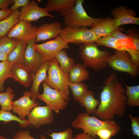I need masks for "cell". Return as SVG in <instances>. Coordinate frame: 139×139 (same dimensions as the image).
<instances>
[{"instance_id":"obj_1","label":"cell","mask_w":139,"mask_h":139,"mask_svg":"<svg viewBox=\"0 0 139 139\" xmlns=\"http://www.w3.org/2000/svg\"><path fill=\"white\" fill-rule=\"evenodd\" d=\"M100 101L94 114L103 120H113L115 116L122 118L126 111V89L116 73H111L104 80Z\"/></svg>"},{"instance_id":"obj_2","label":"cell","mask_w":139,"mask_h":139,"mask_svg":"<svg viewBox=\"0 0 139 139\" xmlns=\"http://www.w3.org/2000/svg\"><path fill=\"white\" fill-rule=\"evenodd\" d=\"M95 43L80 44L78 53L83 64L97 72L108 67V61L110 53L106 50H101Z\"/></svg>"},{"instance_id":"obj_3","label":"cell","mask_w":139,"mask_h":139,"mask_svg":"<svg viewBox=\"0 0 139 139\" xmlns=\"http://www.w3.org/2000/svg\"><path fill=\"white\" fill-rule=\"evenodd\" d=\"M72 125L77 129H81L83 133L96 138L95 133L97 130L103 128L121 129L115 121L102 120L94 116H90L86 113H79L72 123Z\"/></svg>"},{"instance_id":"obj_4","label":"cell","mask_w":139,"mask_h":139,"mask_svg":"<svg viewBox=\"0 0 139 139\" xmlns=\"http://www.w3.org/2000/svg\"><path fill=\"white\" fill-rule=\"evenodd\" d=\"M83 0H75L74 6L64 17L65 27L78 28L92 25L104 18H96L89 15L83 6Z\"/></svg>"},{"instance_id":"obj_5","label":"cell","mask_w":139,"mask_h":139,"mask_svg":"<svg viewBox=\"0 0 139 139\" xmlns=\"http://www.w3.org/2000/svg\"><path fill=\"white\" fill-rule=\"evenodd\" d=\"M47 72L48 76L43 81L51 88L60 91L66 96L69 98L68 74L61 70L55 58L50 60Z\"/></svg>"},{"instance_id":"obj_6","label":"cell","mask_w":139,"mask_h":139,"mask_svg":"<svg viewBox=\"0 0 139 139\" xmlns=\"http://www.w3.org/2000/svg\"><path fill=\"white\" fill-rule=\"evenodd\" d=\"M108 65L114 70L126 73L133 78L139 74V67L133 62L129 54L125 51L116 50L111 55Z\"/></svg>"},{"instance_id":"obj_7","label":"cell","mask_w":139,"mask_h":139,"mask_svg":"<svg viewBox=\"0 0 139 139\" xmlns=\"http://www.w3.org/2000/svg\"><path fill=\"white\" fill-rule=\"evenodd\" d=\"M66 42L79 44L96 42L99 38L87 27L78 28L65 27L59 35Z\"/></svg>"},{"instance_id":"obj_8","label":"cell","mask_w":139,"mask_h":139,"mask_svg":"<svg viewBox=\"0 0 139 139\" xmlns=\"http://www.w3.org/2000/svg\"><path fill=\"white\" fill-rule=\"evenodd\" d=\"M42 83L43 92L39 94L38 98L44 102L46 106L56 113L59 114L68 105L69 98L60 91L51 88L44 81Z\"/></svg>"},{"instance_id":"obj_9","label":"cell","mask_w":139,"mask_h":139,"mask_svg":"<svg viewBox=\"0 0 139 139\" xmlns=\"http://www.w3.org/2000/svg\"><path fill=\"white\" fill-rule=\"evenodd\" d=\"M34 48L42 56L45 61L55 58L56 55L62 50L68 48V43L64 41L58 36L54 39L45 43H35Z\"/></svg>"},{"instance_id":"obj_10","label":"cell","mask_w":139,"mask_h":139,"mask_svg":"<svg viewBox=\"0 0 139 139\" xmlns=\"http://www.w3.org/2000/svg\"><path fill=\"white\" fill-rule=\"evenodd\" d=\"M53 111L46 106L35 107L27 116L29 125L38 129L42 126L51 124L54 119Z\"/></svg>"},{"instance_id":"obj_11","label":"cell","mask_w":139,"mask_h":139,"mask_svg":"<svg viewBox=\"0 0 139 139\" xmlns=\"http://www.w3.org/2000/svg\"><path fill=\"white\" fill-rule=\"evenodd\" d=\"M37 28L36 26H33L30 22L20 20L9 31L7 36L28 42L35 39Z\"/></svg>"},{"instance_id":"obj_12","label":"cell","mask_w":139,"mask_h":139,"mask_svg":"<svg viewBox=\"0 0 139 139\" xmlns=\"http://www.w3.org/2000/svg\"><path fill=\"white\" fill-rule=\"evenodd\" d=\"M35 39L28 42L25 52L23 63L24 66L32 74L37 72L44 62L42 56L34 48Z\"/></svg>"},{"instance_id":"obj_13","label":"cell","mask_w":139,"mask_h":139,"mask_svg":"<svg viewBox=\"0 0 139 139\" xmlns=\"http://www.w3.org/2000/svg\"><path fill=\"white\" fill-rule=\"evenodd\" d=\"M21 14L19 20L30 22L36 21L40 18L49 16L53 18L54 16L50 14L46 8L39 7L35 0H30L28 4L24 7L20 8Z\"/></svg>"},{"instance_id":"obj_14","label":"cell","mask_w":139,"mask_h":139,"mask_svg":"<svg viewBox=\"0 0 139 139\" xmlns=\"http://www.w3.org/2000/svg\"><path fill=\"white\" fill-rule=\"evenodd\" d=\"M39 103L31 98L30 92H24L23 96L19 99L13 101L12 103V110L15 113L17 114L18 117L21 120H25L31 110L38 106Z\"/></svg>"},{"instance_id":"obj_15","label":"cell","mask_w":139,"mask_h":139,"mask_svg":"<svg viewBox=\"0 0 139 139\" xmlns=\"http://www.w3.org/2000/svg\"><path fill=\"white\" fill-rule=\"evenodd\" d=\"M111 13L118 27L125 24H139V18L136 17L135 12L125 6H120L113 9Z\"/></svg>"},{"instance_id":"obj_16","label":"cell","mask_w":139,"mask_h":139,"mask_svg":"<svg viewBox=\"0 0 139 139\" xmlns=\"http://www.w3.org/2000/svg\"><path fill=\"white\" fill-rule=\"evenodd\" d=\"M62 29V25L58 21L42 24L37 28L35 42L56 38L59 36Z\"/></svg>"},{"instance_id":"obj_17","label":"cell","mask_w":139,"mask_h":139,"mask_svg":"<svg viewBox=\"0 0 139 139\" xmlns=\"http://www.w3.org/2000/svg\"><path fill=\"white\" fill-rule=\"evenodd\" d=\"M91 28L94 34L99 38L109 36L116 30H123L122 28L117 26L114 19L109 18H105L93 24Z\"/></svg>"},{"instance_id":"obj_18","label":"cell","mask_w":139,"mask_h":139,"mask_svg":"<svg viewBox=\"0 0 139 139\" xmlns=\"http://www.w3.org/2000/svg\"><path fill=\"white\" fill-rule=\"evenodd\" d=\"M50 61V60L44 61L37 72L32 74V83L30 91L31 98L35 101H36L40 94L39 92L40 85L45 80L47 76L46 73Z\"/></svg>"},{"instance_id":"obj_19","label":"cell","mask_w":139,"mask_h":139,"mask_svg":"<svg viewBox=\"0 0 139 139\" xmlns=\"http://www.w3.org/2000/svg\"><path fill=\"white\" fill-rule=\"evenodd\" d=\"M11 70L14 80L26 88L31 84L32 74L23 64L12 65Z\"/></svg>"},{"instance_id":"obj_20","label":"cell","mask_w":139,"mask_h":139,"mask_svg":"<svg viewBox=\"0 0 139 139\" xmlns=\"http://www.w3.org/2000/svg\"><path fill=\"white\" fill-rule=\"evenodd\" d=\"M75 0H49L46 8L48 11H56L64 16L72 8Z\"/></svg>"},{"instance_id":"obj_21","label":"cell","mask_w":139,"mask_h":139,"mask_svg":"<svg viewBox=\"0 0 139 139\" xmlns=\"http://www.w3.org/2000/svg\"><path fill=\"white\" fill-rule=\"evenodd\" d=\"M68 75L70 82L77 83L87 80L90 74L83 64L78 63L75 64L71 68Z\"/></svg>"},{"instance_id":"obj_22","label":"cell","mask_w":139,"mask_h":139,"mask_svg":"<svg viewBox=\"0 0 139 139\" xmlns=\"http://www.w3.org/2000/svg\"><path fill=\"white\" fill-rule=\"evenodd\" d=\"M28 42L20 40L15 48L8 56V61L12 65L23 64L24 53Z\"/></svg>"},{"instance_id":"obj_23","label":"cell","mask_w":139,"mask_h":139,"mask_svg":"<svg viewBox=\"0 0 139 139\" xmlns=\"http://www.w3.org/2000/svg\"><path fill=\"white\" fill-rule=\"evenodd\" d=\"M94 93L90 90L87 92L78 101L83 107L85 108L86 112L90 115L94 113L100 101L94 97Z\"/></svg>"},{"instance_id":"obj_24","label":"cell","mask_w":139,"mask_h":139,"mask_svg":"<svg viewBox=\"0 0 139 139\" xmlns=\"http://www.w3.org/2000/svg\"><path fill=\"white\" fill-rule=\"evenodd\" d=\"M20 11L18 9L8 17L0 21V35L5 36L9 31L20 21Z\"/></svg>"},{"instance_id":"obj_25","label":"cell","mask_w":139,"mask_h":139,"mask_svg":"<svg viewBox=\"0 0 139 139\" xmlns=\"http://www.w3.org/2000/svg\"><path fill=\"white\" fill-rule=\"evenodd\" d=\"M55 58L59 64L61 70L65 73L68 74L70 70L75 64V60L69 57L65 49H63L56 55Z\"/></svg>"},{"instance_id":"obj_26","label":"cell","mask_w":139,"mask_h":139,"mask_svg":"<svg viewBox=\"0 0 139 139\" xmlns=\"http://www.w3.org/2000/svg\"><path fill=\"white\" fill-rule=\"evenodd\" d=\"M127 97L126 105L130 107L139 106V85L130 86L125 84Z\"/></svg>"},{"instance_id":"obj_27","label":"cell","mask_w":139,"mask_h":139,"mask_svg":"<svg viewBox=\"0 0 139 139\" xmlns=\"http://www.w3.org/2000/svg\"><path fill=\"white\" fill-rule=\"evenodd\" d=\"M12 88L8 87L6 92H0V105L1 109L4 111L10 112L12 110V100L15 97V94L12 93Z\"/></svg>"},{"instance_id":"obj_28","label":"cell","mask_w":139,"mask_h":139,"mask_svg":"<svg viewBox=\"0 0 139 139\" xmlns=\"http://www.w3.org/2000/svg\"><path fill=\"white\" fill-rule=\"evenodd\" d=\"M12 65L7 60L0 62V92L4 91V83L9 78H13L11 68Z\"/></svg>"},{"instance_id":"obj_29","label":"cell","mask_w":139,"mask_h":139,"mask_svg":"<svg viewBox=\"0 0 139 139\" xmlns=\"http://www.w3.org/2000/svg\"><path fill=\"white\" fill-rule=\"evenodd\" d=\"M68 85L74 100L76 101H78L89 90L88 85L81 82L73 83L69 81Z\"/></svg>"},{"instance_id":"obj_30","label":"cell","mask_w":139,"mask_h":139,"mask_svg":"<svg viewBox=\"0 0 139 139\" xmlns=\"http://www.w3.org/2000/svg\"><path fill=\"white\" fill-rule=\"evenodd\" d=\"M20 40L6 36L0 39V51L7 56L17 46Z\"/></svg>"},{"instance_id":"obj_31","label":"cell","mask_w":139,"mask_h":139,"mask_svg":"<svg viewBox=\"0 0 139 139\" xmlns=\"http://www.w3.org/2000/svg\"><path fill=\"white\" fill-rule=\"evenodd\" d=\"M13 121L18 122L22 128H26L29 126L27 120H21L10 112L1 109L0 110V121H3L5 123H7Z\"/></svg>"},{"instance_id":"obj_32","label":"cell","mask_w":139,"mask_h":139,"mask_svg":"<svg viewBox=\"0 0 139 139\" xmlns=\"http://www.w3.org/2000/svg\"><path fill=\"white\" fill-rule=\"evenodd\" d=\"M98 46H103L111 48L117 50L118 48V40L110 36H108L99 38L96 42Z\"/></svg>"},{"instance_id":"obj_33","label":"cell","mask_w":139,"mask_h":139,"mask_svg":"<svg viewBox=\"0 0 139 139\" xmlns=\"http://www.w3.org/2000/svg\"><path fill=\"white\" fill-rule=\"evenodd\" d=\"M121 129L103 128L97 131L95 135L100 139H111V137L117 134Z\"/></svg>"},{"instance_id":"obj_34","label":"cell","mask_w":139,"mask_h":139,"mask_svg":"<svg viewBox=\"0 0 139 139\" xmlns=\"http://www.w3.org/2000/svg\"><path fill=\"white\" fill-rule=\"evenodd\" d=\"M73 131L68 128L65 131L58 132H52L50 134H47L52 139H73Z\"/></svg>"},{"instance_id":"obj_35","label":"cell","mask_w":139,"mask_h":139,"mask_svg":"<svg viewBox=\"0 0 139 139\" xmlns=\"http://www.w3.org/2000/svg\"><path fill=\"white\" fill-rule=\"evenodd\" d=\"M13 139H36L32 137L29 130H21L17 132L14 135ZM39 139H47L44 135L40 136Z\"/></svg>"},{"instance_id":"obj_36","label":"cell","mask_w":139,"mask_h":139,"mask_svg":"<svg viewBox=\"0 0 139 139\" xmlns=\"http://www.w3.org/2000/svg\"><path fill=\"white\" fill-rule=\"evenodd\" d=\"M126 35L132 40L136 50L139 51V38L138 32L133 29L128 30L126 31Z\"/></svg>"},{"instance_id":"obj_37","label":"cell","mask_w":139,"mask_h":139,"mask_svg":"<svg viewBox=\"0 0 139 139\" xmlns=\"http://www.w3.org/2000/svg\"><path fill=\"white\" fill-rule=\"evenodd\" d=\"M128 116L131 122V126L133 134L139 137V117L137 116L134 117L130 114Z\"/></svg>"},{"instance_id":"obj_38","label":"cell","mask_w":139,"mask_h":139,"mask_svg":"<svg viewBox=\"0 0 139 139\" xmlns=\"http://www.w3.org/2000/svg\"><path fill=\"white\" fill-rule=\"evenodd\" d=\"M13 4L10 9L14 12L19 7H24L27 6L29 3V0H12Z\"/></svg>"},{"instance_id":"obj_39","label":"cell","mask_w":139,"mask_h":139,"mask_svg":"<svg viewBox=\"0 0 139 139\" xmlns=\"http://www.w3.org/2000/svg\"><path fill=\"white\" fill-rule=\"evenodd\" d=\"M109 36L117 40L128 39L132 40L128 35L122 33L120 30H118L114 31Z\"/></svg>"},{"instance_id":"obj_40","label":"cell","mask_w":139,"mask_h":139,"mask_svg":"<svg viewBox=\"0 0 139 139\" xmlns=\"http://www.w3.org/2000/svg\"><path fill=\"white\" fill-rule=\"evenodd\" d=\"M13 4L12 0H0V8L2 10H8L9 5Z\"/></svg>"},{"instance_id":"obj_41","label":"cell","mask_w":139,"mask_h":139,"mask_svg":"<svg viewBox=\"0 0 139 139\" xmlns=\"http://www.w3.org/2000/svg\"><path fill=\"white\" fill-rule=\"evenodd\" d=\"M13 12L10 8L7 10H0V21L7 18Z\"/></svg>"},{"instance_id":"obj_42","label":"cell","mask_w":139,"mask_h":139,"mask_svg":"<svg viewBox=\"0 0 139 139\" xmlns=\"http://www.w3.org/2000/svg\"><path fill=\"white\" fill-rule=\"evenodd\" d=\"M73 139H96L90 135L85 134L83 132L77 134L75 137H73Z\"/></svg>"},{"instance_id":"obj_43","label":"cell","mask_w":139,"mask_h":139,"mask_svg":"<svg viewBox=\"0 0 139 139\" xmlns=\"http://www.w3.org/2000/svg\"><path fill=\"white\" fill-rule=\"evenodd\" d=\"M8 56L3 52L0 51V61L7 60Z\"/></svg>"},{"instance_id":"obj_44","label":"cell","mask_w":139,"mask_h":139,"mask_svg":"<svg viewBox=\"0 0 139 139\" xmlns=\"http://www.w3.org/2000/svg\"><path fill=\"white\" fill-rule=\"evenodd\" d=\"M0 139H8L6 137L2 135H0Z\"/></svg>"},{"instance_id":"obj_45","label":"cell","mask_w":139,"mask_h":139,"mask_svg":"<svg viewBox=\"0 0 139 139\" xmlns=\"http://www.w3.org/2000/svg\"><path fill=\"white\" fill-rule=\"evenodd\" d=\"M1 37H2V36L0 35V39H1Z\"/></svg>"},{"instance_id":"obj_46","label":"cell","mask_w":139,"mask_h":139,"mask_svg":"<svg viewBox=\"0 0 139 139\" xmlns=\"http://www.w3.org/2000/svg\"></svg>"}]
</instances>
